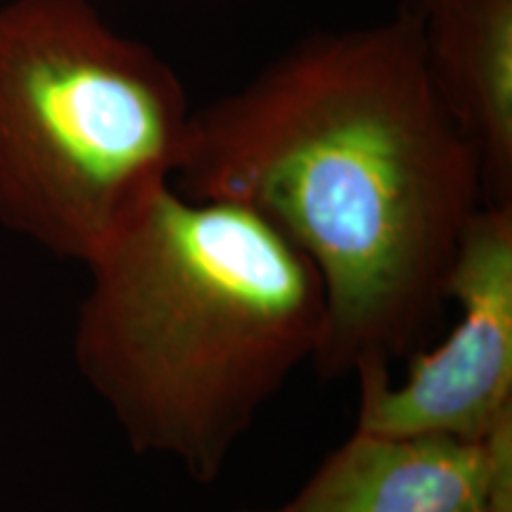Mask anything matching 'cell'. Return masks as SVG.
<instances>
[{
	"label": "cell",
	"instance_id": "obj_1",
	"mask_svg": "<svg viewBox=\"0 0 512 512\" xmlns=\"http://www.w3.org/2000/svg\"><path fill=\"white\" fill-rule=\"evenodd\" d=\"M174 185L256 211L311 261L328 313L313 361L323 377L389 368L418 347L484 204L411 5L306 36L192 112Z\"/></svg>",
	"mask_w": 512,
	"mask_h": 512
},
{
	"label": "cell",
	"instance_id": "obj_2",
	"mask_svg": "<svg viewBox=\"0 0 512 512\" xmlns=\"http://www.w3.org/2000/svg\"><path fill=\"white\" fill-rule=\"evenodd\" d=\"M86 266L81 375L133 451L216 482L261 408L323 347L318 271L264 216L174 181Z\"/></svg>",
	"mask_w": 512,
	"mask_h": 512
},
{
	"label": "cell",
	"instance_id": "obj_3",
	"mask_svg": "<svg viewBox=\"0 0 512 512\" xmlns=\"http://www.w3.org/2000/svg\"><path fill=\"white\" fill-rule=\"evenodd\" d=\"M190 105L176 69L91 0L0 5V221L88 264L174 181Z\"/></svg>",
	"mask_w": 512,
	"mask_h": 512
},
{
	"label": "cell",
	"instance_id": "obj_4",
	"mask_svg": "<svg viewBox=\"0 0 512 512\" xmlns=\"http://www.w3.org/2000/svg\"><path fill=\"white\" fill-rule=\"evenodd\" d=\"M444 299L458 323L413 349L406 377L361 370L356 430L482 439L512 420V202L482 204L460 235Z\"/></svg>",
	"mask_w": 512,
	"mask_h": 512
},
{
	"label": "cell",
	"instance_id": "obj_5",
	"mask_svg": "<svg viewBox=\"0 0 512 512\" xmlns=\"http://www.w3.org/2000/svg\"><path fill=\"white\" fill-rule=\"evenodd\" d=\"M238 512H512V420L482 439L354 427L290 501Z\"/></svg>",
	"mask_w": 512,
	"mask_h": 512
},
{
	"label": "cell",
	"instance_id": "obj_6",
	"mask_svg": "<svg viewBox=\"0 0 512 512\" xmlns=\"http://www.w3.org/2000/svg\"><path fill=\"white\" fill-rule=\"evenodd\" d=\"M422 57L467 143L484 204L512 202V0H411Z\"/></svg>",
	"mask_w": 512,
	"mask_h": 512
}]
</instances>
